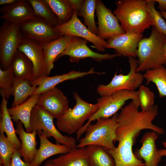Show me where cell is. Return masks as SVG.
<instances>
[{"mask_svg":"<svg viewBox=\"0 0 166 166\" xmlns=\"http://www.w3.org/2000/svg\"><path fill=\"white\" fill-rule=\"evenodd\" d=\"M132 101L123 107L118 113L116 130L117 146L113 150L106 149L113 158L115 166H145L132 151L136 137L141 131L147 129L158 135L165 133L164 130L152 123L158 113V107L154 105L149 110H138Z\"/></svg>","mask_w":166,"mask_h":166,"instance_id":"obj_1","label":"cell"},{"mask_svg":"<svg viewBox=\"0 0 166 166\" xmlns=\"http://www.w3.org/2000/svg\"><path fill=\"white\" fill-rule=\"evenodd\" d=\"M115 4L113 13L125 33L142 34L153 26L146 0H118Z\"/></svg>","mask_w":166,"mask_h":166,"instance_id":"obj_2","label":"cell"},{"mask_svg":"<svg viewBox=\"0 0 166 166\" xmlns=\"http://www.w3.org/2000/svg\"><path fill=\"white\" fill-rule=\"evenodd\" d=\"M166 36L152 26L150 35L143 38L137 48L136 72L153 69L166 65L164 45Z\"/></svg>","mask_w":166,"mask_h":166,"instance_id":"obj_3","label":"cell"},{"mask_svg":"<svg viewBox=\"0 0 166 166\" xmlns=\"http://www.w3.org/2000/svg\"><path fill=\"white\" fill-rule=\"evenodd\" d=\"M118 114L117 113L109 118L99 119L94 124L90 123L85 130L84 136L79 140L77 148L96 145L107 149L114 150Z\"/></svg>","mask_w":166,"mask_h":166,"instance_id":"obj_4","label":"cell"},{"mask_svg":"<svg viewBox=\"0 0 166 166\" xmlns=\"http://www.w3.org/2000/svg\"><path fill=\"white\" fill-rule=\"evenodd\" d=\"M131 100L138 107L140 106L137 91L122 90L107 96L98 98L96 103L98 108L97 111L88 119V122L76 132V138L79 140L85 132L88 125L91 122L100 118H110L121 110L126 102Z\"/></svg>","mask_w":166,"mask_h":166,"instance_id":"obj_5","label":"cell"},{"mask_svg":"<svg viewBox=\"0 0 166 166\" xmlns=\"http://www.w3.org/2000/svg\"><path fill=\"white\" fill-rule=\"evenodd\" d=\"M76 101L72 108H69L61 117L57 119L56 125L61 131L72 135L83 126L85 121L97 110L98 105L91 104L83 99L79 94L73 93Z\"/></svg>","mask_w":166,"mask_h":166,"instance_id":"obj_6","label":"cell"},{"mask_svg":"<svg viewBox=\"0 0 166 166\" xmlns=\"http://www.w3.org/2000/svg\"><path fill=\"white\" fill-rule=\"evenodd\" d=\"M54 118L50 114L36 105L33 109L30 118L32 132L36 131L37 134L42 133L48 138L52 137L57 144L65 145L72 149L76 148L75 139L61 134L54 124Z\"/></svg>","mask_w":166,"mask_h":166,"instance_id":"obj_7","label":"cell"},{"mask_svg":"<svg viewBox=\"0 0 166 166\" xmlns=\"http://www.w3.org/2000/svg\"><path fill=\"white\" fill-rule=\"evenodd\" d=\"M128 61L130 69L128 74H118L116 72L109 84L98 86L97 92L101 97L110 95L122 90L135 91L142 85L144 78L143 75L136 72L138 66L137 60L130 57Z\"/></svg>","mask_w":166,"mask_h":166,"instance_id":"obj_8","label":"cell"},{"mask_svg":"<svg viewBox=\"0 0 166 166\" xmlns=\"http://www.w3.org/2000/svg\"><path fill=\"white\" fill-rule=\"evenodd\" d=\"M24 37L19 26L4 21L0 27V67L10 65L13 57Z\"/></svg>","mask_w":166,"mask_h":166,"instance_id":"obj_9","label":"cell"},{"mask_svg":"<svg viewBox=\"0 0 166 166\" xmlns=\"http://www.w3.org/2000/svg\"><path fill=\"white\" fill-rule=\"evenodd\" d=\"M19 27L24 37L42 44L62 36L51 24L43 18L35 16Z\"/></svg>","mask_w":166,"mask_h":166,"instance_id":"obj_10","label":"cell"},{"mask_svg":"<svg viewBox=\"0 0 166 166\" xmlns=\"http://www.w3.org/2000/svg\"><path fill=\"white\" fill-rule=\"evenodd\" d=\"M88 42L78 37L69 36V42L66 48L57 59L64 56H68L70 61L72 62L78 63L80 60L87 58H91L97 62H101L121 56L118 53L110 54L95 52L87 46V43Z\"/></svg>","mask_w":166,"mask_h":166,"instance_id":"obj_11","label":"cell"},{"mask_svg":"<svg viewBox=\"0 0 166 166\" xmlns=\"http://www.w3.org/2000/svg\"><path fill=\"white\" fill-rule=\"evenodd\" d=\"M62 36H74L84 39L92 43L98 51L104 52L107 48V41L93 34L86 27L74 12L71 19L67 23L54 27Z\"/></svg>","mask_w":166,"mask_h":166,"instance_id":"obj_12","label":"cell"},{"mask_svg":"<svg viewBox=\"0 0 166 166\" xmlns=\"http://www.w3.org/2000/svg\"><path fill=\"white\" fill-rule=\"evenodd\" d=\"M98 19L97 35L105 40L124 33L117 18L100 0H96V9Z\"/></svg>","mask_w":166,"mask_h":166,"instance_id":"obj_13","label":"cell"},{"mask_svg":"<svg viewBox=\"0 0 166 166\" xmlns=\"http://www.w3.org/2000/svg\"><path fill=\"white\" fill-rule=\"evenodd\" d=\"M36 105L56 119L70 108L67 97L56 87L41 94Z\"/></svg>","mask_w":166,"mask_h":166,"instance_id":"obj_14","label":"cell"},{"mask_svg":"<svg viewBox=\"0 0 166 166\" xmlns=\"http://www.w3.org/2000/svg\"><path fill=\"white\" fill-rule=\"evenodd\" d=\"M18 50L24 53L33 66L34 76L36 79L47 74L42 44L24 37Z\"/></svg>","mask_w":166,"mask_h":166,"instance_id":"obj_15","label":"cell"},{"mask_svg":"<svg viewBox=\"0 0 166 166\" xmlns=\"http://www.w3.org/2000/svg\"><path fill=\"white\" fill-rule=\"evenodd\" d=\"M0 18L19 26L35 15L28 0H17L15 2L3 6L0 9Z\"/></svg>","mask_w":166,"mask_h":166,"instance_id":"obj_16","label":"cell"},{"mask_svg":"<svg viewBox=\"0 0 166 166\" xmlns=\"http://www.w3.org/2000/svg\"><path fill=\"white\" fill-rule=\"evenodd\" d=\"M143 37L142 34L130 33L115 35L108 39L107 48L114 49L121 56L135 58L137 57L138 43Z\"/></svg>","mask_w":166,"mask_h":166,"instance_id":"obj_17","label":"cell"},{"mask_svg":"<svg viewBox=\"0 0 166 166\" xmlns=\"http://www.w3.org/2000/svg\"><path fill=\"white\" fill-rule=\"evenodd\" d=\"M158 135L153 131L145 133L140 140L141 147L133 152L137 158L144 160L145 166H158L161 161L162 156L156 143Z\"/></svg>","mask_w":166,"mask_h":166,"instance_id":"obj_18","label":"cell"},{"mask_svg":"<svg viewBox=\"0 0 166 166\" xmlns=\"http://www.w3.org/2000/svg\"><path fill=\"white\" fill-rule=\"evenodd\" d=\"M105 73L95 72L93 68H92L87 72L72 70L68 73L61 75L50 77L43 76L34 79L31 83L32 85L37 87L33 94H41L55 87L58 84L65 81L74 80L89 74H102Z\"/></svg>","mask_w":166,"mask_h":166,"instance_id":"obj_19","label":"cell"},{"mask_svg":"<svg viewBox=\"0 0 166 166\" xmlns=\"http://www.w3.org/2000/svg\"><path fill=\"white\" fill-rule=\"evenodd\" d=\"M37 134L40 139V145L34 160L30 164L31 166H40L43 161L50 156L66 154L72 149L64 144L52 143L42 133Z\"/></svg>","mask_w":166,"mask_h":166,"instance_id":"obj_20","label":"cell"},{"mask_svg":"<svg viewBox=\"0 0 166 166\" xmlns=\"http://www.w3.org/2000/svg\"><path fill=\"white\" fill-rule=\"evenodd\" d=\"M16 123V133L19 135L21 140V147L19 150L24 161L31 164L38 150L36 148L37 132L34 131L31 132H27L24 129L23 124L20 121Z\"/></svg>","mask_w":166,"mask_h":166,"instance_id":"obj_21","label":"cell"},{"mask_svg":"<svg viewBox=\"0 0 166 166\" xmlns=\"http://www.w3.org/2000/svg\"><path fill=\"white\" fill-rule=\"evenodd\" d=\"M40 94H33L25 102L14 107L8 108V111L13 121H20L28 132H32L30 120L32 111L37 104Z\"/></svg>","mask_w":166,"mask_h":166,"instance_id":"obj_22","label":"cell"},{"mask_svg":"<svg viewBox=\"0 0 166 166\" xmlns=\"http://www.w3.org/2000/svg\"><path fill=\"white\" fill-rule=\"evenodd\" d=\"M69 36L65 35L60 38L42 44L46 71L48 76L54 67V62L66 48Z\"/></svg>","mask_w":166,"mask_h":166,"instance_id":"obj_23","label":"cell"},{"mask_svg":"<svg viewBox=\"0 0 166 166\" xmlns=\"http://www.w3.org/2000/svg\"><path fill=\"white\" fill-rule=\"evenodd\" d=\"M47 161L54 166H90L86 147L76 148Z\"/></svg>","mask_w":166,"mask_h":166,"instance_id":"obj_24","label":"cell"},{"mask_svg":"<svg viewBox=\"0 0 166 166\" xmlns=\"http://www.w3.org/2000/svg\"><path fill=\"white\" fill-rule=\"evenodd\" d=\"M2 99L1 104L0 132L5 133L6 136L15 148L19 149L21 143L18 138L12 120L8 111L7 99L4 93L0 90Z\"/></svg>","mask_w":166,"mask_h":166,"instance_id":"obj_25","label":"cell"},{"mask_svg":"<svg viewBox=\"0 0 166 166\" xmlns=\"http://www.w3.org/2000/svg\"><path fill=\"white\" fill-rule=\"evenodd\" d=\"M10 66L14 77L27 79L31 82L35 79L32 63L22 52L17 50L13 57Z\"/></svg>","mask_w":166,"mask_h":166,"instance_id":"obj_26","label":"cell"},{"mask_svg":"<svg viewBox=\"0 0 166 166\" xmlns=\"http://www.w3.org/2000/svg\"><path fill=\"white\" fill-rule=\"evenodd\" d=\"M31 83V81L27 79L14 77L12 85V95L14 99L11 107L24 103L34 94L37 87L32 85Z\"/></svg>","mask_w":166,"mask_h":166,"instance_id":"obj_27","label":"cell"},{"mask_svg":"<svg viewBox=\"0 0 166 166\" xmlns=\"http://www.w3.org/2000/svg\"><path fill=\"white\" fill-rule=\"evenodd\" d=\"M86 148L90 166H115L113 158L105 148L90 145Z\"/></svg>","mask_w":166,"mask_h":166,"instance_id":"obj_28","label":"cell"},{"mask_svg":"<svg viewBox=\"0 0 166 166\" xmlns=\"http://www.w3.org/2000/svg\"><path fill=\"white\" fill-rule=\"evenodd\" d=\"M57 18L59 25L64 24L72 18L74 9L69 0H45Z\"/></svg>","mask_w":166,"mask_h":166,"instance_id":"obj_29","label":"cell"},{"mask_svg":"<svg viewBox=\"0 0 166 166\" xmlns=\"http://www.w3.org/2000/svg\"><path fill=\"white\" fill-rule=\"evenodd\" d=\"M143 76L146 81V84L150 82L155 84L160 97H166V68L164 66L153 69L147 70Z\"/></svg>","mask_w":166,"mask_h":166,"instance_id":"obj_30","label":"cell"},{"mask_svg":"<svg viewBox=\"0 0 166 166\" xmlns=\"http://www.w3.org/2000/svg\"><path fill=\"white\" fill-rule=\"evenodd\" d=\"M34 15L46 20L53 26L59 25L56 15L45 0H28Z\"/></svg>","mask_w":166,"mask_h":166,"instance_id":"obj_31","label":"cell"},{"mask_svg":"<svg viewBox=\"0 0 166 166\" xmlns=\"http://www.w3.org/2000/svg\"><path fill=\"white\" fill-rule=\"evenodd\" d=\"M96 0H85L77 16L82 17L84 23L92 33L98 34V28L95 21L94 13L96 9Z\"/></svg>","mask_w":166,"mask_h":166,"instance_id":"obj_32","label":"cell"},{"mask_svg":"<svg viewBox=\"0 0 166 166\" xmlns=\"http://www.w3.org/2000/svg\"><path fill=\"white\" fill-rule=\"evenodd\" d=\"M16 149L4 132L0 133V165L7 166L10 163L12 154Z\"/></svg>","mask_w":166,"mask_h":166,"instance_id":"obj_33","label":"cell"},{"mask_svg":"<svg viewBox=\"0 0 166 166\" xmlns=\"http://www.w3.org/2000/svg\"><path fill=\"white\" fill-rule=\"evenodd\" d=\"M14 75L11 67L3 70L0 67V87L7 99L12 95V85Z\"/></svg>","mask_w":166,"mask_h":166,"instance_id":"obj_34","label":"cell"},{"mask_svg":"<svg viewBox=\"0 0 166 166\" xmlns=\"http://www.w3.org/2000/svg\"><path fill=\"white\" fill-rule=\"evenodd\" d=\"M147 9L150 13L153 21V25L160 32L166 36V22L155 7L156 2L154 0H146Z\"/></svg>","mask_w":166,"mask_h":166,"instance_id":"obj_35","label":"cell"},{"mask_svg":"<svg viewBox=\"0 0 166 166\" xmlns=\"http://www.w3.org/2000/svg\"><path fill=\"white\" fill-rule=\"evenodd\" d=\"M142 110L148 111L154 105L155 95L148 87L141 85L137 91Z\"/></svg>","mask_w":166,"mask_h":166,"instance_id":"obj_36","label":"cell"},{"mask_svg":"<svg viewBox=\"0 0 166 166\" xmlns=\"http://www.w3.org/2000/svg\"><path fill=\"white\" fill-rule=\"evenodd\" d=\"M21 157L19 150L15 149L12 156L10 162L7 166H31L30 164L23 160Z\"/></svg>","mask_w":166,"mask_h":166,"instance_id":"obj_37","label":"cell"},{"mask_svg":"<svg viewBox=\"0 0 166 166\" xmlns=\"http://www.w3.org/2000/svg\"><path fill=\"white\" fill-rule=\"evenodd\" d=\"M74 9V12L77 16V14L81 8L84 4V0H69Z\"/></svg>","mask_w":166,"mask_h":166,"instance_id":"obj_38","label":"cell"},{"mask_svg":"<svg viewBox=\"0 0 166 166\" xmlns=\"http://www.w3.org/2000/svg\"><path fill=\"white\" fill-rule=\"evenodd\" d=\"M158 3L157 8L160 11H166V0H154Z\"/></svg>","mask_w":166,"mask_h":166,"instance_id":"obj_39","label":"cell"},{"mask_svg":"<svg viewBox=\"0 0 166 166\" xmlns=\"http://www.w3.org/2000/svg\"><path fill=\"white\" fill-rule=\"evenodd\" d=\"M17 0H0V5H9L16 2Z\"/></svg>","mask_w":166,"mask_h":166,"instance_id":"obj_40","label":"cell"},{"mask_svg":"<svg viewBox=\"0 0 166 166\" xmlns=\"http://www.w3.org/2000/svg\"><path fill=\"white\" fill-rule=\"evenodd\" d=\"M162 144L164 148L159 149V152L162 157H166V141L163 142Z\"/></svg>","mask_w":166,"mask_h":166,"instance_id":"obj_41","label":"cell"},{"mask_svg":"<svg viewBox=\"0 0 166 166\" xmlns=\"http://www.w3.org/2000/svg\"><path fill=\"white\" fill-rule=\"evenodd\" d=\"M160 12L162 16L166 20V11H161Z\"/></svg>","mask_w":166,"mask_h":166,"instance_id":"obj_42","label":"cell"},{"mask_svg":"<svg viewBox=\"0 0 166 166\" xmlns=\"http://www.w3.org/2000/svg\"><path fill=\"white\" fill-rule=\"evenodd\" d=\"M164 51L165 55L166 58V38L164 42Z\"/></svg>","mask_w":166,"mask_h":166,"instance_id":"obj_43","label":"cell"},{"mask_svg":"<svg viewBox=\"0 0 166 166\" xmlns=\"http://www.w3.org/2000/svg\"><path fill=\"white\" fill-rule=\"evenodd\" d=\"M43 166H54L51 163L47 161L45 164Z\"/></svg>","mask_w":166,"mask_h":166,"instance_id":"obj_44","label":"cell"},{"mask_svg":"<svg viewBox=\"0 0 166 166\" xmlns=\"http://www.w3.org/2000/svg\"><path fill=\"white\" fill-rule=\"evenodd\" d=\"M164 166H166V165H164Z\"/></svg>","mask_w":166,"mask_h":166,"instance_id":"obj_45","label":"cell"}]
</instances>
